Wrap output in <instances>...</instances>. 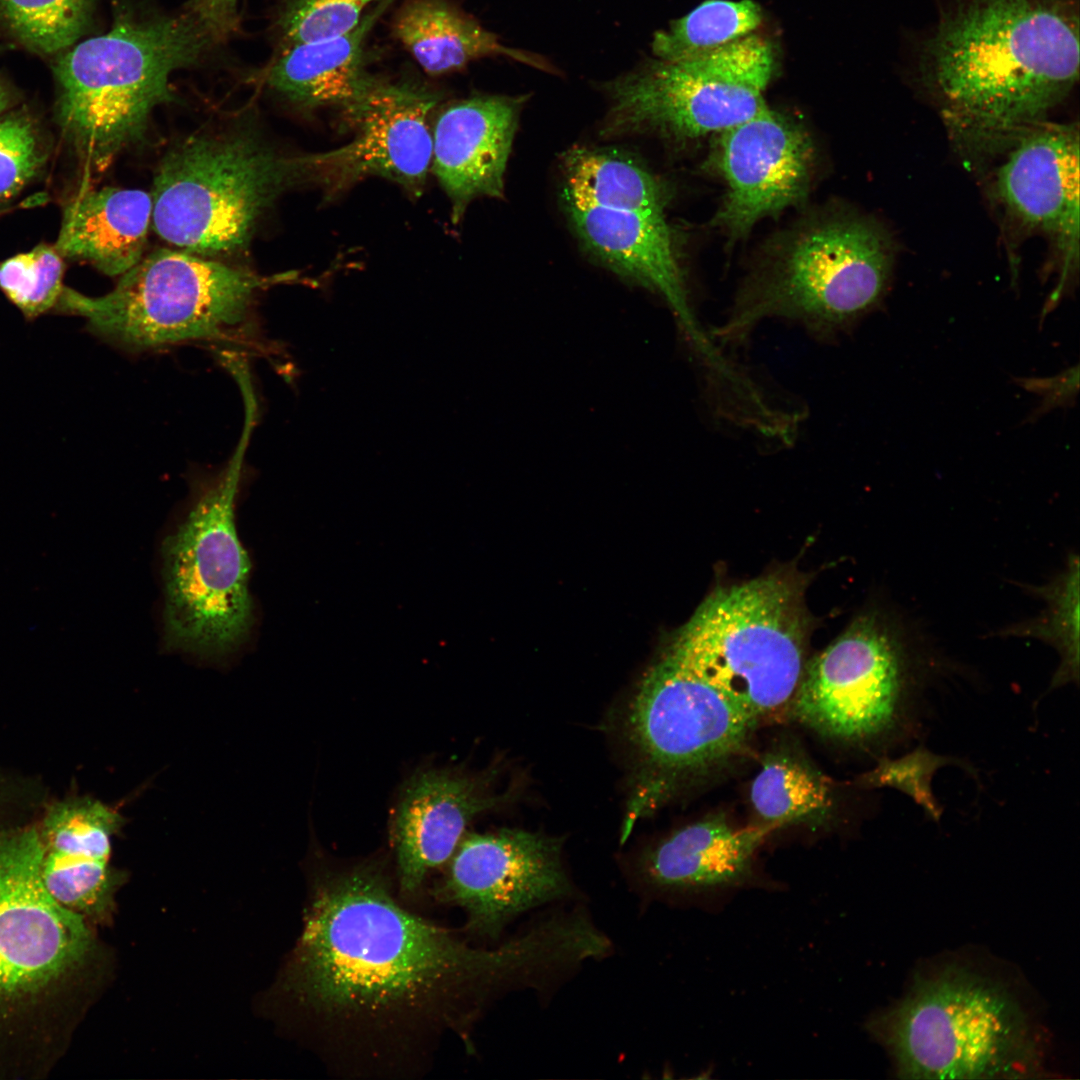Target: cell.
I'll return each instance as SVG.
<instances>
[{"label":"cell","mask_w":1080,"mask_h":1080,"mask_svg":"<svg viewBox=\"0 0 1080 1080\" xmlns=\"http://www.w3.org/2000/svg\"><path fill=\"white\" fill-rule=\"evenodd\" d=\"M397 896L376 862L320 871L282 977L313 1049L344 1077L423 1075L448 1037L468 1043L499 994L545 988L560 963L543 924L476 947Z\"/></svg>","instance_id":"1"},{"label":"cell","mask_w":1080,"mask_h":1080,"mask_svg":"<svg viewBox=\"0 0 1080 1080\" xmlns=\"http://www.w3.org/2000/svg\"><path fill=\"white\" fill-rule=\"evenodd\" d=\"M922 74L946 114L984 132L1042 121L1079 77L1073 0H965L925 42Z\"/></svg>","instance_id":"2"},{"label":"cell","mask_w":1080,"mask_h":1080,"mask_svg":"<svg viewBox=\"0 0 1080 1080\" xmlns=\"http://www.w3.org/2000/svg\"><path fill=\"white\" fill-rule=\"evenodd\" d=\"M36 823L0 831V1080H41L70 1044L98 944L39 872Z\"/></svg>","instance_id":"3"},{"label":"cell","mask_w":1080,"mask_h":1080,"mask_svg":"<svg viewBox=\"0 0 1080 1080\" xmlns=\"http://www.w3.org/2000/svg\"><path fill=\"white\" fill-rule=\"evenodd\" d=\"M893 262L892 240L871 217L840 207L807 214L766 244L716 336L736 343L770 318L835 335L881 303Z\"/></svg>","instance_id":"4"},{"label":"cell","mask_w":1080,"mask_h":1080,"mask_svg":"<svg viewBox=\"0 0 1080 1080\" xmlns=\"http://www.w3.org/2000/svg\"><path fill=\"white\" fill-rule=\"evenodd\" d=\"M222 36L194 12L115 15L111 29L57 58V118L87 164L102 170L140 142L152 112L175 100L171 73L196 63Z\"/></svg>","instance_id":"5"},{"label":"cell","mask_w":1080,"mask_h":1080,"mask_svg":"<svg viewBox=\"0 0 1080 1080\" xmlns=\"http://www.w3.org/2000/svg\"><path fill=\"white\" fill-rule=\"evenodd\" d=\"M303 155L278 151L255 128H205L162 157L152 190L157 234L212 259L248 248L282 193L305 183Z\"/></svg>","instance_id":"6"},{"label":"cell","mask_w":1080,"mask_h":1080,"mask_svg":"<svg viewBox=\"0 0 1080 1080\" xmlns=\"http://www.w3.org/2000/svg\"><path fill=\"white\" fill-rule=\"evenodd\" d=\"M800 585L765 576L719 586L662 654L718 690L754 723L789 703L804 670Z\"/></svg>","instance_id":"7"},{"label":"cell","mask_w":1080,"mask_h":1080,"mask_svg":"<svg viewBox=\"0 0 1080 1080\" xmlns=\"http://www.w3.org/2000/svg\"><path fill=\"white\" fill-rule=\"evenodd\" d=\"M244 412L230 460L196 489L185 518L162 543L166 643L205 656L238 647L254 619L251 565L237 533L234 507L256 401L245 400Z\"/></svg>","instance_id":"8"},{"label":"cell","mask_w":1080,"mask_h":1080,"mask_svg":"<svg viewBox=\"0 0 1080 1080\" xmlns=\"http://www.w3.org/2000/svg\"><path fill=\"white\" fill-rule=\"evenodd\" d=\"M266 277L217 259L161 249L143 257L101 296L65 287L55 313L85 320L93 335L143 350L223 338L249 319Z\"/></svg>","instance_id":"9"},{"label":"cell","mask_w":1080,"mask_h":1080,"mask_svg":"<svg viewBox=\"0 0 1080 1080\" xmlns=\"http://www.w3.org/2000/svg\"><path fill=\"white\" fill-rule=\"evenodd\" d=\"M874 1027L904 1078L1022 1077L1033 1069V1039L1018 1003L961 968L920 979Z\"/></svg>","instance_id":"10"},{"label":"cell","mask_w":1080,"mask_h":1080,"mask_svg":"<svg viewBox=\"0 0 1080 1080\" xmlns=\"http://www.w3.org/2000/svg\"><path fill=\"white\" fill-rule=\"evenodd\" d=\"M773 44L748 35L678 61L650 59L604 84L606 135L653 133L675 141L717 135L760 111L776 73Z\"/></svg>","instance_id":"11"},{"label":"cell","mask_w":1080,"mask_h":1080,"mask_svg":"<svg viewBox=\"0 0 1080 1080\" xmlns=\"http://www.w3.org/2000/svg\"><path fill=\"white\" fill-rule=\"evenodd\" d=\"M754 725L718 690L661 654L626 711L635 768L621 840L682 778L735 755Z\"/></svg>","instance_id":"12"},{"label":"cell","mask_w":1080,"mask_h":1080,"mask_svg":"<svg viewBox=\"0 0 1080 1080\" xmlns=\"http://www.w3.org/2000/svg\"><path fill=\"white\" fill-rule=\"evenodd\" d=\"M897 642L875 616H862L804 667L792 698L798 720L818 733L859 742L897 728L906 699Z\"/></svg>","instance_id":"13"},{"label":"cell","mask_w":1080,"mask_h":1080,"mask_svg":"<svg viewBox=\"0 0 1080 1080\" xmlns=\"http://www.w3.org/2000/svg\"><path fill=\"white\" fill-rule=\"evenodd\" d=\"M439 100L437 92L414 82L372 77L340 109L352 139L334 150L303 155L307 182L337 192L378 176L420 196L432 160L429 120Z\"/></svg>","instance_id":"14"},{"label":"cell","mask_w":1080,"mask_h":1080,"mask_svg":"<svg viewBox=\"0 0 1080 1080\" xmlns=\"http://www.w3.org/2000/svg\"><path fill=\"white\" fill-rule=\"evenodd\" d=\"M435 897L462 908L466 929L496 940L523 912L569 897L556 839L519 829L463 837Z\"/></svg>","instance_id":"15"},{"label":"cell","mask_w":1080,"mask_h":1080,"mask_svg":"<svg viewBox=\"0 0 1080 1080\" xmlns=\"http://www.w3.org/2000/svg\"><path fill=\"white\" fill-rule=\"evenodd\" d=\"M712 162L725 184L712 224L735 242L760 221L805 203L816 172V147L799 120L766 104L717 134Z\"/></svg>","instance_id":"16"},{"label":"cell","mask_w":1080,"mask_h":1080,"mask_svg":"<svg viewBox=\"0 0 1080 1080\" xmlns=\"http://www.w3.org/2000/svg\"><path fill=\"white\" fill-rule=\"evenodd\" d=\"M997 193L1008 213L1045 233L1061 259L1060 297L1079 258V133L1077 126L1037 122L1024 129L999 167Z\"/></svg>","instance_id":"17"},{"label":"cell","mask_w":1080,"mask_h":1080,"mask_svg":"<svg viewBox=\"0 0 1080 1080\" xmlns=\"http://www.w3.org/2000/svg\"><path fill=\"white\" fill-rule=\"evenodd\" d=\"M39 872L48 893L91 925L110 919L122 879L110 865L111 840L124 819L88 796L50 804L35 822Z\"/></svg>","instance_id":"18"},{"label":"cell","mask_w":1080,"mask_h":1080,"mask_svg":"<svg viewBox=\"0 0 1080 1080\" xmlns=\"http://www.w3.org/2000/svg\"><path fill=\"white\" fill-rule=\"evenodd\" d=\"M490 777L429 769L409 779L392 824L399 897H415L427 876L451 859L468 823L506 801Z\"/></svg>","instance_id":"19"},{"label":"cell","mask_w":1080,"mask_h":1080,"mask_svg":"<svg viewBox=\"0 0 1080 1080\" xmlns=\"http://www.w3.org/2000/svg\"><path fill=\"white\" fill-rule=\"evenodd\" d=\"M526 96L477 95L438 115L431 168L457 223L480 197L502 198L504 174Z\"/></svg>","instance_id":"20"},{"label":"cell","mask_w":1080,"mask_h":1080,"mask_svg":"<svg viewBox=\"0 0 1080 1080\" xmlns=\"http://www.w3.org/2000/svg\"><path fill=\"white\" fill-rule=\"evenodd\" d=\"M585 248L615 272L662 294L690 322L675 232L667 218L603 208L563 195Z\"/></svg>","instance_id":"21"},{"label":"cell","mask_w":1080,"mask_h":1080,"mask_svg":"<svg viewBox=\"0 0 1080 1080\" xmlns=\"http://www.w3.org/2000/svg\"><path fill=\"white\" fill-rule=\"evenodd\" d=\"M778 828L766 823L735 828L720 816L700 820L647 850L639 861V877L647 888L662 892L735 884Z\"/></svg>","instance_id":"22"},{"label":"cell","mask_w":1080,"mask_h":1080,"mask_svg":"<svg viewBox=\"0 0 1080 1080\" xmlns=\"http://www.w3.org/2000/svg\"><path fill=\"white\" fill-rule=\"evenodd\" d=\"M152 212L151 194L143 190H87L65 207L55 248L106 275H122L143 258Z\"/></svg>","instance_id":"23"},{"label":"cell","mask_w":1080,"mask_h":1080,"mask_svg":"<svg viewBox=\"0 0 1080 1080\" xmlns=\"http://www.w3.org/2000/svg\"><path fill=\"white\" fill-rule=\"evenodd\" d=\"M393 1H378L344 34L287 47L268 71L270 88L305 108H343L372 78L364 69L366 38Z\"/></svg>","instance_id":"24"},{"label":"cell","mask_w":1080,"mask_h":1080,"mask_svg":"<svg viewBox=\"0 0 1080 1080\" xmlns=\"http://www.w3.org/2000/svg\"><path fill=\"white\" fill-rule=\"evenodd\" d=\"M393 33L430 75L453 72L494 55L553 71L543 58L504 46L494 33L446 0H408L394 18Z\"/></svg>","instance_id":"25"},{"label":"cell","mask_w":1080,"mask_h":1080,"mask_svg":"<svg viewBox=\"0 0 1080 1080\" xmlns=\"http://www.w3.org/2000/svg\"><path fill=\"white\" fill-rule=\"evenodd\" d=\"M563 195L603 208L667 218V184L639 162L616 153L574 147L563 159Z\"/></svg>","instance_id":"26"},{"label":"cell","mask_w":1080,"mask_h":1080,"mask_svg":"<svg viewBox=\"0 0 1080 1080\" xmlns=\"http://www.w3.org/2000/svg\"><path fill=\"white\" fill-rule=\"evenodd\" d=\"M750 801L763 823L817 824L834 809L830 781L816 768L796 756L769 754L750 787Z\"/></svg>","instance_id":"27"},{"label":"cell","mask_w":1080,"mask_h":1080,"mask_svg":"<svg viewBox=\"0 0 1080 1080\" xmlns=\"http://www.w3.org/2000/svg\"><path fill=\"white\" fill-rule=\"evenodd\" d=\"M762 21V9L752 0H706L656 32L652 51L660 60L688 59L755 33Z\"/></svg>","instance_id":"28"},{"label":"cell","mask_w":1080,"mask_h":1080,"mask_svg":"<svg viewBox=\"0 0 1080 1080\" xmlns=\"http://www.w3.org/2000/svg\"><path fill=\"white\" fill-rule=\"evenodd\" d=\"M1047 607L1043 614L1024 625L1010 628L1006 634L1032 636L1053 645L1061 663L1051 687H1059L1079 678V560L1068 559L1066 570L1052 583L1038 589Z\"/></svg>","instance_id":"29"},{"label":"cell","mask_w":1080,"mask_h":1080,"mask_svg":"<svg viewBox=\"0 0 1080 1080\" xmlns=\"http://www.w3.org/2000/svg\"><path fill=\"white\" fill-rule=\"evenodd\" d=\"M92 0H0V19L26 47L43 54L65 50L88 28Z\"/></svg>","instance_id":"30"},{"label":"cell","mask_w":1080,"mask_h":1080,"mask_svg":"<svg viewBox=\"0 0 1080 1080\" xmlns=\"http://www.w3.org/2000/svg\"><path fill=\"white\" fill-rule=\"evenodd\" d=\"M62 258L55 246L41 244L0 263V289L26 320L56 311L65 289Z\"/></svg>","instance_id":"31"},{"label":"cell","mask_w":1080,"mask_h":1080,"mask_svg":"<svg viewBox=\"0 0 1080 1080\" xmlns=\"http://www.w3.org/2000/svg\"><path fill=\"white\" fill-rule=\"evenodd\" d=\"M380 0H289L278 27L287 47L344 34Z\"/></svg>","instance_id":"32"},{"label":"cell","mask_w":1080,"mask_h":1080,"mask_svg":"<svg viewBox=\"0 0 1080 1080\" xmlns=\"http://www.w3.org/2000/svg\"><path fill=\"white\" fill-rule=\"evenodd\" d=\"M951 763L950 757L918 747L899 758L881 759L872 770L859 778V785L865 788H895L911 797L934 820H938L942 808L932 793L931 780L938 768Z\"/></svg>","instance_id":"33"},{"label":"cell","mask_w":1080,"mask_h":1080,"mask_svg":"<svg viewBox=\"0 0 1080 1080\" xmlns=\"http://www.w3.org/2000/svg\"><path fill=\"white\" fill-rule=\"evenodd\" d=\"M45 161L38 129L24 112L0 118V201L18 193Z\"/></svg>","instance_id":"34"},{"label":"cell","mask_w":1080,"mask_h":1080,"mask_svg":"<svg viewBox=\"0 0 1080 1080\" xmlns=\"http://www.w3.org/2000/svg\"><path fill=\"white\" fill-rule=\"evenodd\" d=\"M237 0H191L187 9L209 22L221 35L229 31L236 18Z\"/></svg>","instance_id":"35"},{"label":"cell","mask_w":1080,"mask_h":1080,"mask_svg":"<svg viewBox=\"0 0 1080 1080\" xmlns=\"http://www.w3.org/2000/svg\"><path fill=\"white\" fill-rule=\"evenodd\" d=\"M10 99L11 96L8 89L0 82V113L8 107Z\"/></svg>","instance_id":"36"},{"label":"cell","mask_w":1080,"mask_h":1080,"mask_svg":"<svg viewBox=\"0 0 1080 1080\" xmlns=\"http://www.w3.org/2000/svg\"><path fill=\"white\" fill-rule=\"evenodd\" d=\"M0 792H1V787H0Z\"/></svg>","instance_id":"37"}]
</instances>
